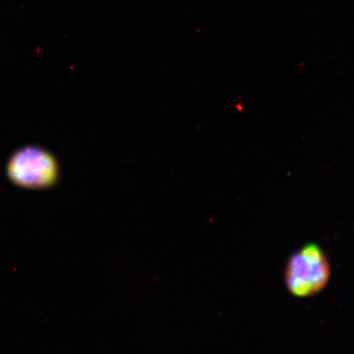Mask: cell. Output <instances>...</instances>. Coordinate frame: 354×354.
Instances as JSON below:
<instances>
[{"instance_id": "1", "label": "cell", "mask_w": 354, "mask_h": 354, "mask_svg": "<svg viewBox=\"0 0 354 354\" xmlns=\"http://www.w3.org/2000/svg\"><path fill=\"white\" fill-rule=\"evenodd\" d=\"M330 274V263L326 252L317 243H308L288 259L286 286L296 298L313 297L325 289Z\"/></svg>"}, {"instance_id": "2", "label": "cell", "mask_w": 354, "mask_h": 354, "mask_svg": "<svg viewBox=\"0 0 354 354\" xmlns=\"http://www.w3.org/2000/svg\"><path fill=\"white\" fill-rule=\"evenodd\" d=\"M8 178L19 187L46 189L59 179L57 160L50 153L37 146H28L13 153L8 162Z\"/></svg>"}]
</instances>
